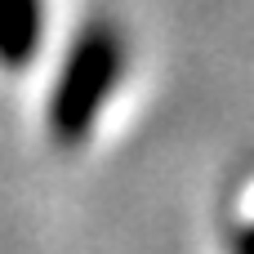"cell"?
I'll return each instance as SVG.
<instances>
[{
    "instance_id": "obj_1",
    "label": "cell",
    "mask_w": 254,
    "mask_h": 254,
    "mask_svg": "<svg viewBox=\"0 0 254 254\" xmlns=\"http://www.w3.org/2000/svg\"><path fill=\"white\" fill-rule=\"evenodd\" d=\"M129 71V40L112 18H89L54 76L49 103H45V129L54 138V147H85L103 107L112 103V94L121 89Z\"/></svg>"
},
{
    "instance_id": "obj_2",
    "label": "cell",
    "mask_w": 254,
    "mask_h": 254,
    "mask_svg": "<svg viewBox=\"0 0 254 254\" xmlns=\"http://www.w3.org/2000/svg\"><path fill=\"white\" fill-rule=\"evenodd\" d=\"M49 0H0V67L27 71L45 40Z\"/></svg>"
},
{
    "instance_id": "obj_3",
    "label": "cell",
    "mask_w": 254,
    "mask_h": 254,
    "mask_svg": "<svg viewBox=\"0 0 254 254\" xmlns=\"http://www.w3.org/2000/svg\"><path fill=\"white\" fill-rule=\"evenodd\" d=\"M232 254H254V219L237 232V241H232Z\"/></svg>"
}]
</instances>
